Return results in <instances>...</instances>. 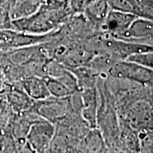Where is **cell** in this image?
Wrapping results in <instances>:
<instances>
[{
  "label": "cell",
  "instance_id": "6da1fadb",
  "mask_svg": "<svg viewBox=\"0 0 153 153\" xmlns=\"http://www.w3.org/2000/svg\"><path fill=\"white\" fill-rule=\"evenodd\" d=\"M74 14L71 9H52L41 6L34 14L12 21L14 30L32 35H46L58 30Z\"/></svg>",
  "mask_w": 153,
  "mask_h": 153
},
{
  "label": "cell",
  "instance_id": "7a4b0ae2",
  "mask_svg": "<svg viewBox=\"0 0 153 153\" xmlns=\"http://www.w3.org/2000/svg\"><path fill=\"white\" fill-rule=\"evenodd\" d=\"M70 97L58 99L50 97L44 100L34 101L29 111L55 126L63 121L69 115Z\"/></svg>",
  "mask_w": 153,
  "mask_h": 153
},
{
  "label": "cell",
  "instance_id": "3957f363",
  "mask_svg": "<svg viewBox=\"0 0 153 153\" xmlns=\"http://www.w3.org/2000/svg\"><path fill=\"white\" fill-rule=\"evenodd\" d=\"M108 71L115 77L137 82L141 85H153V70L132 61L118 60Z\"/></svg>",
  "mask_w": 153,
  "mask_h": 153
},
{
  "label": "cell",
  "instance_id": "277c9868",
  "mask_svg": "<svg viewBox=\"0 0 153 153\" xmlns=\"http://www.w3.org/2000/svg\"><path fill=\"white\" fill-rule=\"evenodd\" d=\"M54 124L38 118L30 126L26 141L36 153H45L55 134Z\"/></svg>",
  "mask_w": 153,
  "mask_h": 153
},
{
  "label": "cell",
  "instance_id": "5b68a950",
  "mask_svg": "<svg viewBox=\"0 0 153 153\" xmlns=\"http://www.w3.org/2000/svg\"><path fill=\"white\" fill-rule=\"evenodd\" d=\"M51 37V33L38 36L13 29L0 30V53L45 43L48 41Z\"/></svg>",
  "mask_w": 153,
  "mask_h": 153
},
{
  "label": "cell",
  "instance_id": "8992f818",
  "mask_svg": "<svg viewBox=\"0 0 153 153\" xmlns=\"http://www.w3.org/2000/svg\"><path fill=\"white\" fill-rule=\"evenodd\" d=\"M126 120L132 128L145 131L153 127V107L148 101L140 100L126 111Z\"/></svg>",
  "mask_w": 153,
  "mask_h": 153
},
{
  "label": "cell",
  "instance_id": "52a82bcc",
  "mask_svg": "<svg viewBox=\"0 0 153 153\" xmlns=\"http://www.w3.org/2000/svg\"><path fill=\"white\" fill-rule=\"evenodd\" d=\"M137 17L133 14L111 9L99 31L101 34L118 38L128 29Z\"/></svg>",
  "mask_w": 153,
  "mask_h": 153
},
{
  "label": "cell",
  "instance_id": "ba28073f",
  "mask_svg": "<svg viewBox=\"0 0 153 153\" xmlns=\"http://www.w3.org/2000/svg\"><path fill=\"white\" fill-rule=\"evenodd\" d=\"M116 38L153 47V20L137 17L128 29Z\"/></svg>",
  "mask_w": 153,
  "mask_h": 153
},
{
  "label": "cell",
  "instance_id": "9c48e42d",
  "mask_svg": "<svg viewBox=\"0 0 153 153\" xmlns=\"http://www.w3.org/2000/svg\"><path fill=\"white\" fill-rule=\"evenodd\" d=\"M40 116L30 111L11 114L10 131L16 142L26 140L30 126Z\"/></svg>",
  "mask_w": 153,
  "mask_h": 153
},
{
  "label": "cell",
  "instance_id": "30bf717a",
  "mask_svg": "<svg viewBox=\"0 0 153 153\" xmlns=\"http://www.w3.org/2000/svg\"><path fill=\"white\" fill-rule=\"evenodd\" d=\"M4 95L12 112L15 114L29 111L35 101L23 90L19 82L11 83Z\"/></svg>",
  "mask_w": 153,
  "mask_h": 153
},
{
  "label": "cell",
  "instance_id": "8fae6325",
  "mask_svg": "<svg viewBox=\"0 0 153 153\" xmlns=\"http://www.w3.org/2000/svg\"><path fill=\"white\" fill-rule=\"evenodd\" d=\"M82 115L84 119L94 129L98 123V101L94 89L87 88L81 96Z\"/></svg>",
  "mask_w": 153,
  "mask_h": 153
},
{
  "label": "cell",
  "instance_id": "7c38bea8",
  "mask_svg": "<svg viewBox=\"0 0 153 153\" xmlns=\"http://www.w3.org/2000/svg\"><path fill=\"white\" fill-rule=\"evenodd\" d=\"M110 10L108 0H96L85 5L82 14L99 31Z\"/></svg>",
  "mask_w": 153,
  "mask_h": 153
},
{
  "label": "cell",
  "instance_id": "4fadbf2b",
  "mask_svg": "<svg viewBox=\"0 0 153 153\" xmlns=\"http://www.w3.org/2000/svg\"><path fill=\"white\" fill-rule=\"evenodd\" d=\"M19 84L23 90L33 101L44 100L51 97L43 77L29 76L21 80Z\"/></svg>",
  "mask_w": 153,
  "mask_h": 153
},
{
  "label": "cell",
  "instance_id": "5bb4252c",
  "mask_svg": "<svg viewBox=\"0 0 153 153\" xmlns=\"http://www.w3.org/2000/svg\"><path fill=\"white\" fill-rule=\"evenodd\" d=\"M41 7V0H8L5 7L12 21L32 15Z\"/></svg>",
  "mask_w": 153,
  "mask_h": 153
},
{
  "label": "cell",
  "instance_id": "9a60e30c",
  "mask_svg": "<svg viewBox=\"0 0 153 153\" xmlns=\"http://www.w3.org/2000/svg\"><path fill=\"white\" fill-rule=\"evenodd\" d=\"M43 78L46 82L48 89L51 97L58 99L68 98L71 97L73 94L60 80L48 76H43Z\"/></svg>",
  "mask_w": 153,
  "mask_h": 153
},
{
  "label": "cell",
  "instance_id": "2e32d148",
  "mask_svg": "<svg viewBox=\"0 0 153 153\" xmlns=\"http://www.w3.org/2000/svg\"><path fill=\"white\" fill-rule=\"evenodd\" d=\"M110 9L140 17V12L133 0H108Z\"/></svg>",
  "mask_w": 153,
  "mask_h": 153
},
{
  "label": "cell",
  "instance_id": "e0dca14e",
  "mask_svg": "<svg viewBox=\"0 0 153 153\" xmlns=\"http://www.w3.org/2000/svg\"><path fill=\"white\" fill-rule=\"evenodd\" d=\"M16 141L10 131L0 136V153H15Z\"/></svg>",
  "mask_w": 153,
  "mask_h": 153
},
{
  "label": "cell",
  "instance_id": "ac0fdd59",
  "mask_svg": "<svg viewBox=\"0 0 153 153\" xmlns=\"http://www.w3.org/2000/svg\"><path fill=\"white\" fill-rule=\"evenodd\" d=\"M138 7L140 17L153 20V0H133Z\"/></svg>",
  "mask_w": 153,
  "mask_h": 153
},
{
  "label": "cell",
  "instance_id": "d6986e66",
  "mask_svg": "<svg viewBox=\"0 0 153 153\" xmlns=\"http://www.w3.org/2000/svg\"><path fill=\"white\" fill-rule=\"evenodd\" d=\"M70 0H41V5L52 9H68Z\"/></svg>",
  "mask_w": 153,
  "mask_h": 153
},
{
  "label": "cell",
  "instance_id": "ffe728a7",
  "mask_svg": "<svg viewBox=\"0 0 153 153\" xmlns=\"http://www.w3.org/2000/svg\"><path fill=\"white\" fill-rule=\"evenodd\" d=\"M13 29L12 19L7 8L3 6L0 7V30Z\"/></svg>",
  "mask_w": 153,
  "mask_h": 153
},
{
  "label": "cell",
  "instance_id": "44dd1931",
  "mask_svg": "<svg viewBox=\"0 0 153 153\" xmlns=\"http://www.w3.org/2000/svg\"><path fill=\"white\" fill-rule=\"evenodd\" d=\"M86 4V0H70V8L73 14L82 13Z\"/></svg>",
  "mask_w": 153,
  "mask_h": 153
},
{
  "label": "cell",
  "instance_id": "7402d4cb",
  "mask_svg": "<svg viewBox=\"0 0 153 153\" xmlns=\"http://www.w3.org/2000/svg\"><path fill=\"white\" fill-rule=\"evenodd\" d=\"M15 153H36L35 151L27 141H21V142H16V150Z\"/></svg>",
  "mask_w": 153,
  "mask_h": 153
},
{
  "label": "cell",
  "instance_id": "603a6c76",
  "mask_svg": "<svg viewBox=\"0 0 153 153\" xmlns=\"http://www.w3.org/2000/svg\"><path fill=\"white\" fill-rule=\"evenodd\" d=\"M12 113L4 95H0V116H7Z\"/></svg>",
  "mask_w": 153,
  "mask_h": 153
},
{
  "label": "cell",
  "instance_id": "cb8c5ba5",
  "mask_svg": "<svg viewBox=\"0 0 153 153\" xmlns=\"http://www.w3.org/2000/svg\"><path fill=\"white\" fill-rule=\"evenodd\" d=\"M1 80H6V79H5L4 76V75H3V74L0 72V81H1ZM6 81H7V80H6Z\"/></svg>",
  "mask_w": 153,
  "mask_h": 153
},
{
  "label": "cell",
  "instance_id": "d4e9b609",
  "mask_svg": "<svg viewBox=\"0 0 153 153\" xmlns=\"http://www.w3.org/2000/svg\"><path fill=\"white\" fill-rule=\"evenodd\" d=\"M96 1V0H86V4L89 2H91V1Z\"/></svg>",
  "mask_w": 153,
  "mask_h": 153
},
{
  "label": "cell",
  "instance_id": "484cf974",
  "mask_svg": "<svg viewBox=\"0 0 153 153\" xmlns=\"http://www.w3.org/2000/svg\"><path fill=\"white\" fill-rule=\"evenodd\" d=\"M1 6H2V5H1V4H0V7H1Z\"/></svg>",
  "mask_w": 153,
  "mask_h": 153
}]
</instances>
